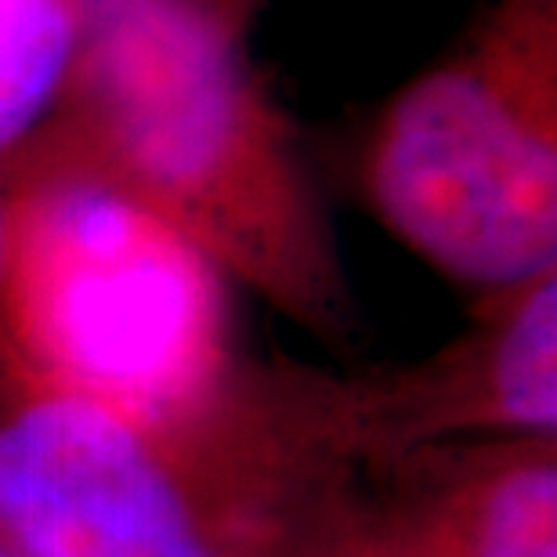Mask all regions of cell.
<instances>
[{"instance_id": "6da1fadb", "label": "cell", "mask_w": 557, "mask_h": 557, "mask_svg": "<svg viewBox=\"0 0 557 557\" xmlns=\"http://www.w3.org/2000/svg\"><path fill=\"white\" fill-rule=\"evenodd\" d=\"M0 278L51 387L163 428L218 381L225 300L214 264L124 185L62 182L40 193L8 221Z\"/></svg>"}, {"instance_id": "7a4b0ae2", "label": "cell", "mask_w": 557, "mask_h": 557, "mask_svg": "<svg viewBox=\"0 0 557 557\" xmlns=\"http://www.w3.org/2000/svg\"><path fill=\"white\" fill-rule=\"evenodd\" d=\"M76 48L131 193L193 239H250L278 163L225 33L193 0H76Z\"/></svg>"}, {"instance_id": "3957f363", "label": "cell", "mask_w": 557, "mask_h": 557, "mask_svg": "<svg viewBox=\"0 0 557 557\" xmlns=\"http://www.w3.org/2000/svg\"><path fill=\"white\" fill-rule=\"evenodd\" d=\"M370 185L387 225L445 272L521 286L554 269V138L485 73L409 87L376 138Z\"/></svg>"}, {"instance_id": "277c9868", "label": "cell", "mask_w": 557, "mask_h": 557, "mask_svg": "<svg viewBox=\"0 0 557 557\" xmlns=\"http://www.w3.org/2000/svg\"><path fill=\"white\" fill-rule=\"evenodd\" d=\"M152 428L51 387L0 420V540L18 557H218Z\"/></svg>"}, {"instance_id": "5b68a950", "label": "cell", "mask_w": 557, "mask_h": 557, "mask_svg": "<svg viewBox=\"0 0 557 557\" xmlns=\"http://www.w3.org/2000/svg\"><path fill=\"white\" fill-rule=\"evenodd\" d=\"M76 54V0H0V149L59 91Z\"/></svg>"}, {"instance_id": "8992f818", "label": "cell", "mask_w": 557, "mask_h": 557, "mask_svg": "<svg viewBox=\"0 0 557 557\" xmlns=\"http://www.w3.org/2000/svg\"><path fill=\"white\" fill-rule=\"evenodd\" d=\"M557 289L554 278H536L529 297L507 319L493 355L496 409L515 428H557Z\"/></svg>"}, {"instance_id": "52a82bcc", "label": "cell", "mask_w": 557, "mask_h": 557, "mask_svg": "<svg viewBox=\"0 0 557 557\" xmlns=\"http://www.w3.org/2000/svg\"><path fill=\"white\" fill-rule=\"evenodd\" d=\"M460 557H557V471L550 460L515 463L474 499Z\"/></svg>"}, {"instance_id": "ba28073f", "label": "cell", "mask_w": 557, "mask_h": 557, "mask_svg": "<svg viewBox=\"0 0 557 557\" xmlns=\"http://www.w3.org/2000/svg\"><path fill=\"white\" fill-rule=\"evenodd\" d=\"M4 250H8V214L0 210V269H4Z\"/></svg>"}, {"instance_id": "9c48e42d", "label": "cell", "mask_w": 557, "mask_h": 557, "mask_svg": "<svg viewBox=\"0 0 557 557\" xmlns=\"http://www.w3.org/2000/svg\"><path fill=\"white\" fill-rule=\"evenodd\" d=\"M0 557H18V554H15V550H11V547H8V543H4V540H0Z\"/></svg>"}]
</instances>
